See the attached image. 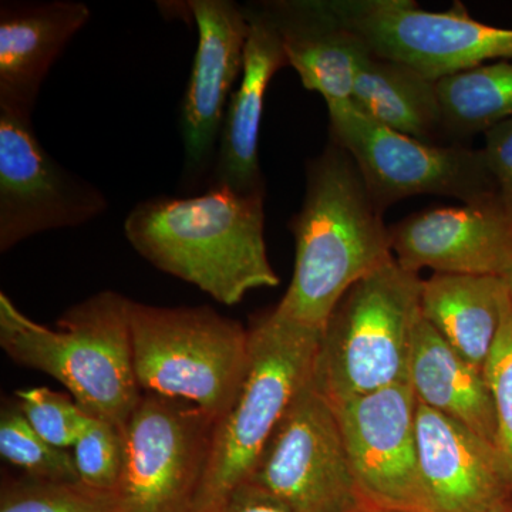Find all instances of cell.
I'll return each instance as SVG.
<instances>
[{
	"mask_svg": "<svg viewBox=\"0 0 512 512\" xmlns=\"http://www.w3.org/2000/svg\"><path fill=\"white\" fill-rule=\"evenodd\" d=\"M328 113L329 140L352 157L383 212L423 194L456 198L463 204L501 202L483 150L404 136L370 119L352 101L330 106Z\"/></svg>",
	"mask_w": 512,
	"mask_h": 512,
	"instance_id": "7",
	"label": "cell"
},
{
	"mask_svg": "<svg viewBox=\"0 0 512 512\" xmlns=\"http://www.w3.org/2000/svg\"><path fill=\"white\" fill-rule=\"evenodd\" d=\"M215 421L194 404L144 393L123 430L121 512H195Z\"/></svg>",
	"mask_w": 512,
	"mask_h": 512,
	"instance_id": "8",
	"label": "cell"
},
{
	"mask_svg": "<svg viewBox=\"0 0 512 512\" xmlns=\"http://www.w3.org/2000/svg\"><path fill=\"white\" fill-rule=\"evenodd\" d=\"M417 453L429 512H488L512 495L511 470L498 447L423 404Z\"/></svg>",
	"mask_w": 512,
	"mask_h": 512,
	"instance_id": "15",
	"label": "cell"
},
{
	"mask_svg": "<svg viewBox=\"0 0 512 512\" xmlns=\"http://www.w3.org/2000/svg\"><path fill=\"white\" fill-rule=\"evenodd\" d=\"M212 512H291L274 495L251 481L239 485Z\"/></svg>",
	"mask_w": 512,
	"mask_h": 512,
	"instance_id": "29",
	"label": "cell"
},
{
	"mask_svg": "<svg viewBox=\"0 0 512 512\" xmlns=\"http://www.w3.org/2000/svg\"><path fill=\"white\" fill-rule=\"evenodd\" d=\"M335 5L372 55L406 64L433 82L512 60V29L478 22L461 2L446 12H429L413 0H335Z\"/></svg>",
	"mask_w": 512,
	"mask_h": 512,
	"instance_id": "10",
	"label": "cell"
},
{
	"mask_svg": "<svg viewBox=\"0 0 512 512\" xmlns=\"http://www.w3.org/2000/svg\"><path fill=\"white\" fill-rule=\"evenodd\" d=\"M249 32L244 67L229 99L217 157L208 188H227L239 194H266L259 163V134L269 83L288 66L281 37L261 3L245 6Z\"/></svg>",
	"mask_w": 512,
	"mask_h": 512,
	"instance_id": "17",
	"label": "cell"
},
{
	"mask_svg": "<svg viewBox=\"0 0 512 512\" xmlns=\"http://www.w3.org/2000/svg\"><path fill=\"white\" fill-rule=\"evenodd\" d=\"M90 18L74 0L0 3V109L32 116L53 63Z\"/></svg>",
	"mask_w": 512,
	"mask_h": 512,
	"instance_id": "18",
	"label": "cell"
},
{
	"mask_svg": "<svg viewBox=\"0 0 512 512\" xmlns=\"http://www.w3.org/2000/svg\"><path fill=\"white\" fill-rule=\"evenodd\" d=\"M0 512H121V507L119 491L28 477L3 485Z\"/></svg>",
	"mask_w": 512,
	"mask_h": 512,
	"instance_id": "24",
	"label": "cell"
},
{
	"mask_svg": "<svg viewBox=\"0 0 512 512\" xmlns=\"http://www.w3.org/2000/svg\"><path fill=\"white\" fill-rule=\"evenodd\" d=\"M261 6L303 87L319 93L328 107L348 103L372 52L335 0H274Z\"/></svg>",
	"mask_w": 512,
	"mask_h": 512,
	"instance_id": "16",
	"label": "cell"
},
{
	"mask_svg": "<svg viewBox=\"0 0 512 512\" xmlns=\"http://www.w3.org/2000/svg\"><path fill=\"white\" fill-rule=\"evenodd\" d=\"M106 195L47 153L32 116L0 109V252L33 235L89 224Z\"/></svg>",
	"mask_w": 512,
	"mask_h": 512,
	"instance_id": "11",
	"label": "cell"
},
{
	"mask_svg": "<svg viewBox=\"0 0 512 512\" xmlns=\"http://www.w3.org/2000/svg\"><path fill=\"white\" fill-rule=\"evenodd\" d=\"M501 281H503L505 291H507L508 296H510L512 301V261L511 264L507 266V269L500 276Z\"/></svg>",
	"mask_w": 512,
	"mask_h": 512,
	"instance_id": "30",
	"label": "cell"
},
{
	"mask_svg": "<svg viewBox=\"0 0 512 512\" xmlns=\"http://www.w3.org/2000/svg\"><path fill=\"white\" fill-rule=\"evenodd\" d=\"M484 138L485 144L481 150L497 184L505 211L512 218V119L485 131Z\"/></svg>",
	"mask_w": 512,
	"mask_h": 512,
	"instance_id": "28",
	"label": "cell"
},
{
	"mask_svg": "<svg viewBox=\"0 0 512 512\" xmlns=\"http://www.w3.org/2000/svg\"><path fill=\"white\" fill-rule=\"evenodd\" d=\"M365 512H399V511H389V510H380V508H370V510H367Z\"/></svg>",
	"mask_w": 512,
	"mask_h": 512,
	"instance_id": "32",
	"label": "cell"
},
{
	"mask_svg": "<svg viewBox=\"0 0 512 512\" xmlns=\"http://www.w3.org/2000/svg\"><path fill=\"white\" fill-rule=\"evenodd\" d=\"M488 512H512V495Z\"/></svg>",
	"mask_w": 512,
	"mask_h": 512,
	"instance_id": "31",
	"label": "cell"
},
{
	"mask_svg": "<svg viewBox=\"0 0 512 512\" xmlns=\"http://www.w3.org/2000/svg\"><path fill=\"white\" fill-rule=\"evenodd\" d=\"M197 26L198 43L181 100L185 187L210 178L232 89L241 79L249 32L247 9L232 0L183 3Z\"/></svg>",
	"mask_w": 512,
	"mask_h": 512,
	"instance_id": "13",
	"label": "cell"
},
{
	"mask_svg": "<svg viewBox=\"0 0 512 512\" xmlns=\"http://www.w3.org/2000/svg\"><path fill=\"white\" fill-rule=\"evenodd\" d=\"M450 144L485 133L512 119V60H500L451 74L437 82Z\"/></svg>",
	"mask_w": 512,
	"mask_h": 512,
	"instance_id": "22",
	"label": "cell"
},
{
	"mask_svg": "<svg viewBox=\"0 0 512 512\" xmlns=\"http://www.w3.org/2000/svg\"><path fill=\"white\" fill-rule=\"evenodd\" d=\"M248 330L247 370L231 406L215 421L195 512L214 511L247 483L276 427L313 377L320 330L293 325L272 312Z\"/></svg>",
	"mask_w": 512,
	"mask_h": 512,
	"instance_id": "5",
	"label": "cell"
},
{
	"mask_svg": "<svg viewBox=\"0 0 512 512\" xmlns=\"http://www.w3.org/2000/svg\"><path fill=\"white\" fill-rule=\"evenodd\" d=\"M265 195L208 188L194 197L148 198L128 212L124 235L160 271L234 306L279 284L266 251Z\"/></svg>",
	"mask_w": 512,
	"mask_h": 512,
	"instance_id": "2",
	"label": "cell"
},
{
	"mask_svg": "<svg viewBox=\"0 0 512 512\" xmlns=\"http://www.w3.org/2000/svg\"><path fill=\"white\" fill-rule=\"evenodd\" d=\"M383 215L352 157L329 140L306 165L302 207L289 221L295 268L284 298L271 312L322 332L345 293L393 258Z\"/></svg>",
	"mask_w": 512,
	"mask_h": 512,
	"instance_id": "1",
	"label": "cell"
},
{
	"mask_svg": "<svg viewBox=\"0 0 512 512\" xmlns=\"http://www.w3.org/2000/svg\"><path fill=\"white\" fill-rule=\"evenodd\" d=\"M0 454L33 480L80 481L72 451L47 443L30 426L16 402L5 404L0 413Z\"/></svg>",
	"mask_w": 512,
	"mask_h": 512,
	"instance_id": "23",
	"label": "cell"
},
{
	"mask_svg": "<svg viewBox=\"0 0 512 512\" xmlns=\"http://www.w3.org/2000/svg\"><path fill=\"white\" fill-rule=\"evenodd\" d=\"M291 512H365L338 417L313 380L293 400L249 480Z\"/></svg>",
	"mask_w": 512,
	"mask_h": 512,
	"instance_id": "9",
	"label": "cell"
},
{
	"mask_svg": "<svg viewBox=\"0 0 512 512\" xmlns=\"http://www.w3.org/2000/svg\"><path fill=\"white\" fill-rule=\"evenodd\" d=\"M421 286L419 274L393 256L340 299L322 330L312 377L330 403L409 383Z\"/></svg>",
	"mask_w": 512,
	"mask_h": 512,
	"instance_id": "4",
	"label": "cell"
},
{
	"mask_svg": "<svg viewBox=\"0 0 512 512\" xmlns=\"http://www.w3.org/2000/svg\"><path fill=\"white\" fill-rule=\"evenodd\" d=\"M130 301L119 292L94 293L49 328L2 292L0 346L18 365L62 383L90 417L124 430L143 396L131 352Z\"/></svg>",
	"mask_w": 512,
	"mask_h": 512,
	"instance_id": "3",
	"label": "cell"
},
{
	"mask_svg": "<svg viewBox=\"0 0 512 512\" xmlns=\"http://www.w3.org/2000/svg\"><path fill=\"white\" fill-rule=\"evenodd\" d=\"M497 416V447L512 474V301L505 293L497 338L483 369Z\"/></svg>",
	"mask_w": 512,
	"mask_h": 512,
	"instance_id": "27",
	"label": "cell"
},
{
	"mask_svg": "<svg viewBox=\"0 0 512 512\" xmlns=\"http://www.w3.org/2000/svg\"><path fill=\"white\" fill-rule=\"evenodd\" d=\"M409 383L419 404L497 446V416L483 370L451 348L424 318L414 339Z\"/></svg>",
	"mask_w": 512,
	"mask_h": 512,
	"instance_id": "19",
	"label": "cell"
},
{
	"mask_svg": "<svg viewBox=\"0 0 512 512\" xmlns=\"http://www.w3.org/2000/svg\"><path fill=\"white\" fill-rule=\"evenodd\" d=\"M350 464L370 507L429 512L417 453V403L410 383L332 403Z\"/></svg>",
	"mask_w": 512,
	"mask_h": 512,
	"instance_id": "12",
	"label": "cell"
},
{
	"mask_svg": "<svg viewBox=\"0 0 512 512\" xmlns=\"http://www.w3.org/2000/svg\"><path fill=\"white\" fill-rule=\"evenodd\" d=\"M394 259L419 274L501 276L512 261V218L501 202L430 208L389 227Z\"/></svg>",
	"mask_w": 512,
	"mask_h": 512,
	"instance_id": "14",
	"label": "cell"
},
{
	"mask_svg": "<svg viewBox=\"0 0 512 512\" xmlns=\"http://www.w3.org/2000/svg\"><path fill=\"white\" fill-rule=\"evenodd\" d=\"M350 101L390 130L426 143L450 144L437 82L406 64L370 56L357 74Z\"/></svg>",
	"mask_w": 512,
	"mask_h": 512,
	"instance_id": "21",
	"label": "cell"
},
{
	"mask_svg": "<svg viewBox=\"0 0 512 512\" xmlns=\"http://www.w3.org/2000/svg\"><path fill=\"white\" fill-rule=\"evenodd\" d=\"M505 293L500 276L433 274L421 286V315L483 370L500 329Z\"/></svg>",
	"mask_w": 512,
	"mask_h": 512,
	"instance_id": "20",
	"label": "cell"
},
{
	"mask_svg": "<svg viewBox=\"0 0 512 512\" xmlns=\"http://www.w3.org/2000/svg\"><path fill=\"white\" fill-rule=\"evenodd\" d=\"M131 352L141 392L200 407L220 419L237 396L249 330L210 306L163 308L130 301Z\"/></svg>",
	"mask_w": 512,
	"mask_h": 512,
	"instance_id": "6",
	"label": "cell"
},
{
	"mask_svg": "<svg viewBox=\"0 0 512 512\" xmlns=\"http://www.w3.org/2000/svg\"><path fill=\"white\" fill-rule=\"evenodd\" d=\"M16 404L39 436L64 450L73 448L92 419L79 404L47 387L18 390Z\"/></svg>",
	"mask_w": 512,
	"mask_h": 512,
	"instance_id": "26",
	"label": "cell"
},
{
	"mask_svg": "<svg viewBox=\"0 0 512 512\" xmlns=\"http://www.w3.org/2000/svg\"><path fill=\"white\" fill-rule=\"evenodd\" d=\"M72 454L82 483L99 490L119 491L124 470L123 430L92 417Z\"/></svg>",
	"mask_w": 512,
	"mask_h": 512,
	"instance_id": "25",
	"label": "cell"
}]
</instances>
